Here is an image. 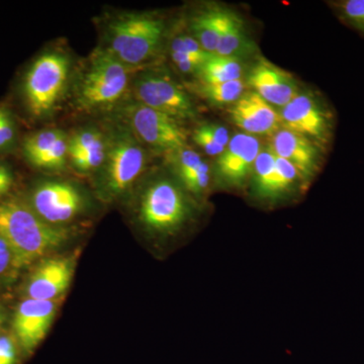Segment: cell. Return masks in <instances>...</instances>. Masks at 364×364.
<instances>
[{
  "instance_id": "obj_1",
  "label": "cell",
  "mask_w": 364,
  "mask_h": 364,
  "mask_svg": "<svg viewBox=\"0 0 364 364\" xmlns=\"http://www.w3.org/2000/svg\"><path fill=\"white\" fill-rule=\"evenodd\" d=\"M0 238L11 251V265L23 268L64 245L70 231L45 222L25 203L9 200L0 203Z\"/></svg>"
},
{
  "instance_id": "obj_2",
  "label": "cell",
  "mask_w": 364,
  "mask_h": 364,
  "mask_svg": "<svg viewBox=\"0 0 364 364\" xmlns=\"http://www.w3.org/2000/svg\"><path fill=\"white\" fill-rule=\"evenodd\" d=\"M165 30V21L155 14H117L105 28V50L126 65L138 68L156 56Z\"/></svg>"
},
{
  "instance_id": "obj_3",
  "label": "cell",
  "mask_w": 364,
  "mask_h": 364,
  "mask_svg": "<svg viewBox=\"0 0 364 364\" xmlns=\"http://www.w3.org/2000/svg\"><path fill=\"white\" fill-rule=\"evenodd\" d=\"M134 69L107 50L97 49L76 80L75 102L79 109L95 112L116 105L132 85Z\"/></svg>"
},
{
  "instance_id": "obj_4",
  "label": "cell",
  "mask_w": 364,
  "mask_h": 364,
  "mask_svg": "<svg viewBox=\"0 0 364 364\" xmlns=\"http://www.w3.org/2000/svg\"><path fill=\"white\" fill-rule=\"evenodd\" d=\"M70 60L65 53L52 50L41 55L26 72L23 95L28 112L36 119L50 116L68 85Z\"/></svg>"
},
{
  "instance_id": "obj_5",
  "label": "cell",
  "mask_w": 364,
  "mask_h": 364,
  "mask_svg": "<svg viewBox=\"0 0 364 364\" xmlns=\"http://www.w3.org/2000/svg\"><path fill=\"white\" fill-rule=\"evenodd\" d=\"M109 147L102 165V188L109 198L123 195L142 176L147 165L143 144L130 129L117 128L107 136Z\"/></svg>"
},
{
  "instance_id": "obj_6",
  "label": "cell",
  "mask_w": 364,
  "mask_h": 364,
  "mask_svg": "<svg viewBox=\"0 0 364 364\" xmlns=\"http://www.w3.org/2000/svg\"><path fill=\"white\" fill-rule=\"evenodd\" d=\"M189 214L186 195L169 179L153 181L141 198L139 217L144 226L155 233H173L188 221Z\"/></svg>"
},
{
  "instance_id": "obj_7",
  "label": "cell",
  "mask_w": 364,
  "mask_h": 364,
  "mask_svg": "<svg viewBox=\"0 0 364 364\" xmlns=\"http://www.w3.org/2000/svg\"><path fill=\"white\" fill-rule=\"evenodd\" d=\"M132 92L136 102L177 121L193 119L196 109L193 100L181 86L161 74L143 73L132 82Z\"/></svg>"
},
{
  "instance_id": "obj_8",
  "label": "cell",
  "mask_w": 364,
  "mask_h": 364,
  "mask_svg": "<svg viewBox=\"0 0 364 364\" xmlns=\"http://www.w3.org/2000/svg\"><path fill=\"white\" fill-rule=\"evenodd\" d=\"M126 117L132 133L151 148L170 153L186 146V132L173 117L138 102L127 107Z\"/></svg>"
},
{
  "instance_id": "obj_9",
  "label": "cell",
  "mask_w": 364,
  "mask_h": 364,
  "mask_svg": "<svg viewBox=\"0 0 364 364\" xmlns=\"http://www.w3.org/2000/svg\"><path fill=\"white\" fill-rule=\"evenodd\" d=\"M284 128L318 143L329 142L333 132V114L313 95H298L279 112Z\"/></svg>"
},
{
  "instance_id": "obj_10",
  "label": "cell",
  "mask_w": 364,
  "mask_h": 364,
  "mask_svg": "<svg viewBox=\"0 0 364 364\" xmlns=\"http://www.w3.org/2000/svg\"><path fill=\"white\" fill-rule=\"evenodd\" d=\"M36 214L54 226L73 220L82 210L83 198L80 191L65 181H46L33 193Z\"/></svg>"
},
{
  "instance_id": "obj_11",
  "label": "cell",
  "mask_w": 364,
  "mask_h": 364,
  "mask_svg": "<svg viewBox=\"0 0 364 364\" xmlns=\"http://www.w3.org/2000/svg\"><path fill=\"white\" fill-rule=\"evenodd\" d=\"M260 151V142L255 136L236 134L230 139L226 150L218 157V176L227 186H242L253 172L254 163Z\"/></svg>"
},
{
  "instance_id": "obj_12",
  "label": "cell",
  "mask_w": 364,
  "mask_h": 364,
  "mask_svg": "<svg viewBox=\"0 0 364 364\" xmlns=\"http://www.w3.org/2000/svg\"><path fill=\"white\" fill-rule=\"evenodd\" d=\"M55 301L30 299L21 301L14 318V331L26 352H32L45 338L57 310Z\"/></svg>"
},
{
  "instance_id": "obj_13",
  "label": "cell",
  "mask_w": 364,
  "mask_h": 364,
  "mask_svg": "<svg viewBox=\"0 0 364 364\" xmlns=\"http://www.w3.org/2000/svg\"><path fill=\"white\" fill-rule=\"evenodd\" d=\"M232 121L249 135H273L279 130L282 119L273 105L257 93L242 95L230 109Z\"/></svg>"
},
{
  "instance_id": "obj_14",
  "label": "cell",
  "mask_w": 364,
  "mask_h": 364,
  "mask_svg": "<svg viewBox=\"0 0 364 364\" xmlns=\"http://www.w3.org/2000/svg\"><path fill=\"white\" fill-rule=\"evenodd\" d=\"M248 83L254 92L268 104L284 107L298 93V86L293 76L267 60L258 62L248 76Z\"/></svg>"
},
{
  "instance_id": "obj_15",
  "label": "cell",
  "mask_w": 364,
  "mask_h": 364,
  "mask_svg": "<svg viewBox=\"0 0 364 364\" xmlns=\"http://www.w3.org/2000/svg\"><path fill=\"white\" fill-rule=\"evenodd\" d=\"M73 272L72 258H51L43 261L31 275L26 293L30 299L55 301L70 286Z\"/></svg>"
},
{
  "instance_id": "obj_16",
  "label": "cell",
  "mask_w": 364,
  "mask_h": 364,
  "mask_svg": "<svg viewBox=\"0 0 364 364\" xmlns=\"http://www.w3.org/2000/svg\"><path fill=\"white\" fill-rule=\"evenodd\" d=\"M109 140L104 132L88 127L68 138V159L82 173L102 168L107 158Z\"/></svg>"
},
{
  "instance_id": "obj_17",
  "label": "cell",
  "mask_w": 364,
  "mask_h": 364,
  "mask_svg": "<svg viewBox=\"0 0 364 364\" xmlns=\"http://www.w3.org/2000/svg\"><path fill=\"white\" fill-rule=\"evenodd\" d=\"M270 148L277 157L293 164L301 176H312L318 168L320 153L305 136L282 129L273 134Z\"/></svg>"
},
{
  "instance_id": "obj_18",
  "label": "cell",
  "mask_w": 364,
  "mask_h": 364,
  "mask_svg": "<svg viewBox=\"0 0 364 364\" xmlns=\"http://www.w3.org/2000/svg\"><path fill=\"white\" fill-rule=\"evenodd\" d=\"M169 154L177 176L188 191L205 183L210 174V166L198 152L186 146Z\"/></svg>"
},
{
  "instance_id": "obj_19",
  "label": "cell",
  "mask_w": 364,
  "mask_h": 364,
  "mask_svg": "<svg viewBox=\"0 0 364 364\" xmlns=\"http://www.w3.org/2000/svg\"><path fill=\"white\" fill-rule=\"evenodd\" d=\"M223 9H210L203 11L191 21V30L203 49L208 54L217 52L220 33H221Z\"/></svg>"
},
{
  "instance_id": "obj_20",
  "label": "cell",
  "mask_w": 364,
  "mask_h": 364,
  "mask_svg": "<svg viewBox=\"0 0 364 364\" xmlns=\"http://www.w3.org/2000/svg\"><path fill=\"white\" fill-rule=\"evenodd\" d=\"M247 47V38L244 33L243 23L231 11H223L221 33L215 55L237 57Z\"/></svg>"
},
{
  "instance_id": "obj_21",
  "label": "cell",
  "mask_w": 364,
  "mask_h": 364,
  "mask_svg": "<svg viewBox=\"0 0 364 364\" xmlns=\"http://www.w3.org/2000/svg\"><path fill=\"white\" fill-rule=\"evenodd\" d=\"M243 67L237 57L212 55L198 71L200 82L220 85L241 79Z\"/></svg>"
},
{
  "instance_id": "obj_22",
  "label": "cell",
  "mask_w": 364,
  "mask_h": 364,
  "mask_svg": "<svg viewBox=\"0 0 364 364\" xmlns=\"http://www.w3.org/2000/svg\"><path fill=\"white\" fill-rule=\"evenodd\" d=\"M254 191L260 198H275L277 155L272 148L260 151L253 167Z\"/></svg>"
},
{
  "instance_id": "obj_23",
  "label": "cell",
  "mask_w": 364,
  "mask_h": 364,
  "mask_svg": "<svg viewBox=\"0 0 364 364\" xmlns=\"http://www.w3.org/2000/svg\"><path fill=\"white\" fill-rule=\"evenodd\" d=\"M64 134V132L57 129H47L28 136L23 142V148L26 159L38 168L42 160L49 154Z\"/></svg>"
},
{
  "instance_id": "obj_24",
  "label": "cell",
  "mask_w": 364,
  "mask_h": 364,
  "mask_svg": "<svg viewBox=\"0 0 364 364\" xmlns=\"http://www.w3.org/2000/svg\"><path fill=\"white\" fill-rule=\"evenodd\" d=\"M193 138L208 156L219 157L230 142L229 132L218 124H200L193 132Z\"/></svg>"
},
{
  "instance_id": "obj_25",
  "label": "cell",
  "mask_w": 364,
  "mask_h": 364,
  "mask_svg": "<svg viewBox=\"0 0 364 364\" xmlns=\"http://www.w3.org/2000/svg\"><path fill=\"white\" fill-rule=\"evenodd\" d=\"M244 85L242 79L220 83V85H207L200 82L198 91L207 98L208 102L217 105L235 104L243 95Z\"/></svg>"
},
{
  "instance_id": "obj_26",
  "label": "cell",
  "mask_w": 364,
  "mask_h": 364,
  "mask_svg": "<svg viewBox=\"0 0 364 364\" xmlns=\"http://www.w3.org/2000/svg\"><path fill=\"white\" fill-rule=\"evenodd\" d=\"M334 7L342 21L364 35V0H343Z\"/></svg>"
},
{
  "instance_id": "obj_27",
  "label": "cell",
  "mask_w": 364,
  "mask_h": 364,
  "mask_svg": "<svg viewBox=\"0 0 364 364\" xmlns=\"http://www.w3.org/2000/svg\"><path fill=\"white\" fill-rule=\"evenodd\" d=\"M171 52L182 53L205 63L212 54H208L193 36L181 35L174 38L171 43Z\"/></svg>"
},
{
  "instance_id": "obj_28",
  "label": "cell",
  "mask_w": 364,
  "mask_h": 364,
  "mask_svg": "<svg viewBox=\"0 0 364 364\" xmlns=\"http://www.w3.org/2000/svg\"><path fill=\"white\" fill-rule=\"evenodd\" d=\"M299 176L301 174L293 164L286 159L277 156V182H275L277 198L289 191Z\"/></svg>"
},
{
  "instance_id": "obj_29",
  "label": "cell",
  "mask_w": 364,
  "mask_h": 364,
  "mask_svg": "<svg viewBox=\"0 0 364 364\" xmlns=\"http://www.w3.org/2000/svg\"><path fill=\"white\" fill-rule=\"evenodd\" d=\"M16 136V126L11 112L0 105V150L6 149L13 144Z\"/></svg>"
},
{
  "instance_id": "obj_30",
  "label": "cell",
  "mask_w": 364,
  "mask_h": 364,
  "mask_svg": "<svg viewBox=\"0 0 364 364\" xmlns=\"http://www.w3.org/2000/svg\"><path fill=\"white\" fill-rule=\"evenodd\" d=\"M171 58L178 70L184 74L198 73L203 63L182 53L171 52Z\"/></svg>"
},
{
  "instance_id": "obj_31",
  "label": "cell",
  "mask_w": 364,
  "mask_h": 364,
  "mask_svg": "<svg viewBox=\"0 0 364 364\" xmlns=\"http://www.w3.org/2000/svg\"><path fill=\"white\" fill-rule=\"evenodd\" d=\"M16 349L14 340L9 336L0 337V364H16Z\"/></svg>"
},
{
  "instance_id": "obj_32",
  "label": "cell",
  "mask_w": 364,
  "mask_h": 364,
  "mask_svg": "<svg viewBox=\"0 0 364 364\" xmlns=\"http://www.w3.org/2000/svg\"><path fill=\"white\" fill-rule=\"evenodd\" d=\"M14 184V177L11 170L6 165L0 164V198L7 195Z\"/></svg>"
},
{
  "instance_id": "obj_33",
  "label": "cell",
  "mask_w": 364,
  "mask_h": 364,
  "mask_svg": "<svg viewBox=\"0 0 364 364\" xmlns=\"http://www.w3.org/2000/svg\"><path fill=\"white\" fill-rule=\"evenodd\" d=\"M11 262H13V258H11L9 246L0 238V273L6 272V268L11 264Z\"/></svg>"
},
{
  "instance_id": "obj_34",
  "label": "cell",
  "mask_w": 364,
  "mask_h": 364,
  "mask_svg": "<svg viewBox=\"0 0 364 364\" xmlns=\"http://www.w3.org/2000/svg\"><path fill=\"white\" fill-rule=\"evenodd\" d=\"M2 322H4V316H2L1 312H0V325L2 324Z\"/></svg>"
}]
</instances>
